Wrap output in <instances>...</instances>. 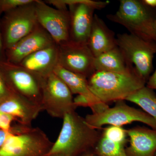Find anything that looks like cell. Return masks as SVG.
<instances>
[{"label": "cell", "instance_id": "cell-34", "mask_svg": "<svg viewBox=\"0 0 156 156\" xmlns=\"http://www.w3.org/2000/svg\"><path fill=\"white\" fill-rule=\"evenodd\" d=\"M155 156H156V154H155Z\"/></svg>", "mask_w": 156, "mask_h": 156}, {"label": "cell", "instance_id": "cell-14", "mask_svg": "<svg viewBox=\"0 0 156 156\" xmlns=\"http://www.w3.org/2000/svg\"><path fill=\"white\" fill-rule=\"evenodd\" d=\"M56 44L50 35L40 25L30 34L9 49L11 62L19 65L35 52Z\"/></svg>", "mask_w": 156, "mask_h": 156}, {"label": "cell", "instance_id": "cell-8", "mask_svg": "<svg viewBox=\"0 0 156 156\" xmlns=\"http://www.w3.org/2000/svg\"><path fill=\"white\" fill-rule=\"evenodd\" d=\"M85 119L89 126L97 130L105 125L122 127L136 122L156 130V122L152 117L143 111L129 106L124 100L116 101L113 107H108L98 113L87 115Z\"/></svg>", "mask_w": 156, "mask_h": 156}, {"label": "cell", "instance_id": "cell-23", "mask_svg": "<svg viewBox=\"0 0 156 156\" xmlns=\"http://www.w3.org/2000/svg\"><path fill=\"white\" fill-rule=\"evenodd\" d=\"M35 0H2L0 1V11H9L34 2Z\"/></svg>", "mask_w": 156, "mask_h": 156}, {"label": "cell", "instance_id": "cell-18", "mask_svg": "<svg viewBox=\"0 0 156 156\" xmlns=\"http://www.w3.org/2000/svg\"><path fill=\"white\" fill-rule=\"evenodd\" d=\"M94 68L95 71L117 73H129L135 69L127 61L117 46L95 57Z\"/></svg>", "mask_w": 156, "mask_h": 156}, {"label": "cell", "instance_id": "cell-32", "mask_svg": "<svg viewBox=\"0 0 156 156\" xmlns=\"http://www.w3.org/2000/svg\"><path fill=\"white\" fill-rule=\"evenodd\" d=\"M155 30L156 34V15L155 17Z\"/></svg>", "mask_w": 156, "mask_h": 156}, {"label": "cell", "instance_id": "cell-19", "mask_svg": "<svg viewBox=\"0 0 156 156\" xmlns=\"http://www.w3.org/2000/svg\"><path fill=\"white\" fill-rule=\"evenodd\" d=\"M53 72L64 82L73 94L87 95L98 100L89 90L87 78L70 71L58 64Z\"/></svg>", "mask_w": 156, "mask_h": 156}, {"label": "cell", "instance_id": "cell-15", "mask_svg": "<svg viewBox=\"0 0 156 156\" xmlns=\"http://www.w3.org/2000/svg\"><path fill=\"white\" fill-rule=\"evenodd\" d=\"M58 46L55 44L35 52L18 65L36 75L44 77L53 72L58 64Z\"/></svg>", "mask_w": 156, "mask_h": 156}, {"label": "cell", "instance_id": "cell-22", "mask_svg": "<svg viewBox=\"0 0 156 156\" xmlns=\"http://www.w3.org/2000/svg\"><path fill=\"white\" fill-rule=\"evenodd\" d=\"M102 135L113 142L126 145L127 141V130L120 126H110L104 129Z\"/></svg>", "mask_w": 156, "mask_h": 156}, {"label": "cell", "instance_id": "cell-16", "mask_svg": "<svg viewBox=\"0 0 156 156\" xmlns=\"http://www.w3.org/2000/svg\"><path fill=\"white\" fill-rule=\"evenodd\" d=\"M130 145L126 148L127 156H155L156 130L138 126L127 130Z\"/></svg>", "mask_w": 156, "mask_h": 156}, {"label": "cell", "instance_id": "cell-4", "mask_svg": "<svg viewBox=\"0 0 156 156\" xmlns=\"http://www.w3.org/2000/svg\"><path fill=\"white\" fill-rule=\"evenodd\" d=\"M53 144L41 128L20 124L0 148V156H45Z\"/></svg>", "mask_w": 156, "mask_h": 156}, {"label": "cell", "instance_id": "cell-1", "mask_svg": "<svg viewBox=\"0 0 156 156\" xmlns=\"http://www.w3.org/2000/svg\"><path fill=\"white\" fill-rule=\"evenodd\" d=\"M62 119L58 138L47 155L58 154L65 156H80L93 151L101 135L97 129L89 126L85 118L75 111L66 114Z\"/></svg>", "mask_w": 156, "mask_h": 156}, {"label": "cell", "instance_id": "cell-11", "mask_svg": "<svg viewBox=\"0 0 156 156\" xmlns=\"http://www.w3.org/2000/svg\"><path fill=\"white\" fill-rule=\"evenodd\" d=\"M58 46V64L62 67L87 79L95 72V57L87 45L69 41Z\"/></svg>", "mask_w": 156, "mask_h": 156}, {"label": "cell", "instance_id": "cell-29", "mask_svg": "<svg viewBox=\"0 0 156 156\" xmlns=\"http://www.w3.org/2000/svg\"><path fill=\"white\" fill-rule=\"evenodd\" d=\"M94 156V154L93 153V152H89L87 153L83 154L82 155L80 156Z\"/></svg>", "mask_w": 156, "mask_h": 156}, {"label": "cell", "instance_id": "cell-7", "mask_svg": "<svg viewBox=\"0 0 156 156\" xmlns=\"http://www.w3.org/2000/svg\"><path fill=\"white\" fill-rule=\"evenodd\" d=\"M41 105L51 117L60 119L76 108L70 90L53 72L42 78Z\"/></svg>", "mask_w": 156, "mask_h": 156}, {"label": "cell", "instance_id": "cell-33", "mask_svg": "<svg viewBox=\"0 0 156 156\" xmlns=\"http://www.w3.org/2000/svg\"><path fill=\"white\" fill-rule=\"evenodd\" d=\"M98 156L94 154V156Z\"/></svg>", "mask_w": 156, "mask_h": 156}, {"label": "cell", "instance_id": "cell-12", "mask_svg": "<svg viewBox=\"0 0 156 156\" xmlns=\"http://www.w3.org/2000/svg\"><path fill=\"white\" fill-rule=\"evenodd\" d=\"M0 110L17 119L20 124L31 126L43 108L41 105L28 100L15 92L0 101Z\"/></svg>", "mask_w": 156, "mask_h": 156}, {"label": "cell", "instance_id": "cell-24", "mask_svg": "<svg viewBox=\"0 0 156 156\" xmlns=\"http://www.w3.org/2000/svg\"><path fill=\"white\" fill-rule=\"evenodd\" d=\"M14 119L11 116L3 112L0 110V129L10 131L12 128L11 125Z\"/></svg>", "mask_w": 156, "mask_h": 156}, {"label": "cell", "instance_id": "cell-28", "mask_svg": "<svg viewBox=\"0 0 156 156\" xmlns=\"http://www.w3.org/2000/svg\"><path fill=\"white\" fill-rule=\"evenodd\" d=\"M142 2L146 6L151 8H156V0H143Z\"/></svg>", "mask_w": 156, "mask_h": 156}, {"label": "cell", "instance_id": "cell-13", "mask_svg": "<svg viewBox=\"0 0 156 156\" xmlns=\"http://www.w3.org/2000/svg\"><path fill=\"white\" fill-rule=\"evenodd\" d=\"M8 76L14 88V92L42 106V77L19 65L9 70Z\"/></svg>", "mask_w": 156, "mask_h": 156}, {"label": "cell", "instance_id": "cell-21", "mask_svg": "<svg viewBox=\"0 0 156 156\" xmlns=\"http://www.w3.org/2000/svg\"><path fill=\"white\" fill-rule=\"evenodd\" d=\"M125 147V144L112 141L101 134L92 152L98 156H127Z\"/></svg>", "mask_w": 156, "mask_h": 156}, {"label": "cell", "instance_id": "cell-3", "mask_svg": "<svg viewBox=\"0 0 156 156\" xmlns=\"http://www.w3.org/2000/svg\"><path fill=\"white\" fill-rule=\"evenodd\" d=\"M142 1L122 0L118 11L108 14L109 20L122 25L130 33L147 41L156 42L154 15Z\"/></svg>", "mask_w": 156, "mask_h": 156}, {"label": "cell", "instance_id": "cell-17", "mask_svg": "<svg viewBox=\"0 0 156 156\" xmlns=\"http://www.w3.org/2000/svg\"><path fill=\"white\" fill-rule=\"evenodd\" d=\"M87 45L95 57L116 46L114 33L96 14Z\"/></svg>", "mask_w": 156, "mask_h": 156}, {"label": "cell", "instance_id": "cell-6", "mask_svg": "<svg viewBox=\"0 0 156 156\" xmlns=\"http://www.w3.org/2000/svg\"><path fill=\"white\" fill-rule=\"evenodd\" d=\"M116 44L127 61L147 82L152 71L153 61L156 53V42L124 33L117 35Z\"/></svg>", "mask_w": 156, "mask_h": 156}, {"label": "cell", "instance_id": "cell-26", "mask_svg": "<svg viewBox=\"0 0 156 156\" xmlns=\"http://www.w3.org/2000/svg\"><path fill=\"white\" fill-rule=\"evenodd\" d=\"M146 86L150 89L156 90V69L154 72L150 76L146 83Z\"/></svg>", "mask_w": 156, "mask_h": 156}, {"label": "cell", "instance_id": "cell-5", "mask_svg": "<svg viewBox=\"0 0 156 156\" xmlns=\"http://www.w3.org/2000/svg\"><path fill=\"white\" fill-rule=\"evenodd\" d=\"M108 2L91 0H52L51 5L58 9L69 8V41L87 45L92 29L95 10L105 8Z\"/></svg>", "mask_w": 156, "mask_h": 156}, {"label": "cell", "instance_id": "cell-9", "mask_svg": "<svg viewBox=\"0 0 156 156\" xmlns=\"http://www.w3.org/2000/svg\"><path fill=\"white\" fill-rule=\"evenodd\" d=\"M36 14L39 25L45 30L57 45L69 41L70 16L68 9L61 10L36 0Z\"/></svg>", "mask_w": 156, "mask_h": 156}, {"label": "cell", "instance_id": "cell-10", "mask_svg": "<svg viewBox=\"0 0 156 156\" xmlns=\"http://www.w3.org/2000/svg\"><path fill=\"white\" fill-rule=\"evenodd\" d=\"M35 1L9 11L6 18L5 31V43L8 49L38 26L35 8Z\"/></svg>", "mask_w": 156, "mask_h": 156}, {"label": "cell", "instance_id": "cell-2", "mask_svg": "<svg viewBox=\"0 0 156 156\" xmlns=\"http://www.w3.org/2000/svg\"><path fill=\"white\" fill-rule=\"evenodd\" d=\"M89 90L101 103L126 100L146 86L136 69L127 73L95 71L88 79Z\"/></svg>", "mask_w": 156, "mask_h": 156}, {"label": "cell", "instance_id": "cell-27", "mask_svg": "<svg viewBox=\"0 0 156 156\" xmlns=\"http://www.w3.org/2000/svg\"><path fill=\"white\" fill-rule=\"evenodd\" d=\"M13 129L11 131H7L3 129H0V148L3 145L7 137L9 134L12 131Z\"/></svg>", "mask_w": 156, "mask_h": 156}, {"label": "cell", "instance_id": "cell-31", "mask_svg": "<svg viewBox=\"0 0 156 156\" xmlns=\"http://www.w3.org/2000/svg\"><path fill=\"white\" fill-rule=\"evenodd\" d=\"M2 48V39H1V33H0V53L1 52Z\"/></svg>", "mask_w": 156, "mask_h": 156}, {"label": "cell", "instance_id": "cell-30", "mask_svg": "<svg viewBox=\"0 0 156 156\" xmlns=\"http://www.w3.org/2000/svg\"><path fill=\"white\" fill-rule=\"evenodd\" d=\"M45 156H65L61 154H52L47 155Z\"/></svg>", "mask_w": 156, "mask_h": 156}, {"label": "cell", "instance_id": "cell-25", "mask_svg": "<svg viewBox=\"0 0 156 156\" xmlns=\"http://www.w3.org/2000/svg\"><path fill=\"white\" fill-rule=\"evenodd\" d=\"M4 78L0 74V101L11 94Z\"/></svg>", "mask_w": 156, "mask_h": 156}, {"label": "cell", "instance_id": "cell-20", "mask_svg": "<svg viewBox=\"0 0 156 156\" xmlns=\"http://www.w3.org/2000/svg\"><path fill=\"white\" fill-rule=\"evenodd\" d=\"M126 100L138 105L156 122V95L146 86L128 96Z\"/></svg>", "mask_w": 156, "mask_h": 156}]
</instances>
